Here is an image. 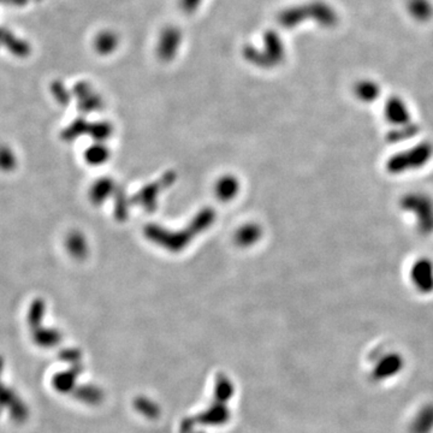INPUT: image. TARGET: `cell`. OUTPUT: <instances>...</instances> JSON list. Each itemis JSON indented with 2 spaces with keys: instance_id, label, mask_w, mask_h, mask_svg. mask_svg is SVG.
Here are the masks:
<instances>
[{
  "instance_id": "cell-1",
  "label": "cell",
  "mask_w": 433,
  "mask_h": 433,
  "mask_svg": "<svg viewBox=\"0 0 433 433\" xmlns=\"http://www.w3.org/2000/svg\"><path fill=\"white\" fill-rule=\"evenodd\" d=\"M0 46L5 47L16 57H26L29 53L27 42L5 28H0Z\"/></svg>"
},
{
  "instance_id": "cell-2",
  "label": "cell",
  "mask_w": 433,
  "mask_h": 433,
  "mask_svg": "<svg viewBox=\"0 0 433 433\" xmlns=\"http://www.w3.org/2000/svg\"><path fill=\"white\" fill-rule=\"evenodd\" d=\"M17 165V157L8 146H0V170L12 171Z\"/></svg>"
},
{
  "instance_id": "cell-3",
  "label": "cell",
  "mask_w": 433,
  "mask_h": 433,
  "mask_svg": "<svg viewBox=\"0 0 433 433\" xmlns=\"http://www.w3.org/2000/svg\"><path fill=\"white\" fill-rule=\"evenodd\" d=\"M9 1L15 5H24L26 3V0H9Z\"/></svg>"
}]
</instances>
